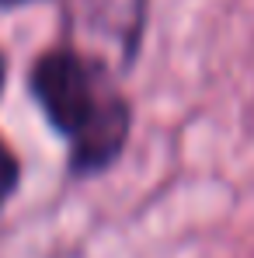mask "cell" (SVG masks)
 Segmentation results:
<instances>
[{
	"instance_id": "cell-1",
	"label": "cell",
	"mask_w": 254,
	"mask_h": 258,
	"mask_svg": "<svg viewBox=\"0 0 254 258\" xmlns=\"http://www.w3.org/2000/svg\"><path fill=\"white\" fill-rule=\"evenodd\" d=\"M32 94L70 147V171L98 174L126 150L132 112L112 67L77 45L49 49L32 67Z\"/></svg>"
},
{
	"instance_id": "cell-4",
	"label": "cell",
	"mask_w": 254,
	"mask_h": 258,
	"mask_svg": "<svg viewBox=\"0 0 254 258\" xmlns=\"http://www.w3.org/2000/svg\"><path fill=\"white\" fill-rule=\"evenodd\" d=\"M4 81H7V59H4V52H0V91H4Z\"/></svg>"
},
{
	"instance_id": "cell-3",
	"label": "cell",
	"mask_w": 254,
	"mask_h": 258,
	"mask_svg": "<svg viewBox=\"0 0 254 258\" xmlns=\"http://www.w3.org/2000/svg\"><path fill=\"white\" fill-rule=\"evenodd\" d=\"M18 185H21V161H18V154L0 140V210L11 203V196L18 192Z\"/></svg>"
},
{
	"instance_id": "cell-5",
	"label": "cell",
	"mask_w": 254,
	"mask_h": 258,
	"mask_svg": "<svg viewBox=\"0 0 254 258\" xmlns=\"http://www.w3.org/2000/svg\"><path fill=\"white\" fill-rule=\"evenodd\" d=\"M18 4H35V0H0V7H18Z\"/></svg>"
},
{
	"instance_id": "cell-2",
	"label": "cell",
	"mask_w": 254,
	"mask_h": 258,
	"mask_svg": "<svg viewBox=\"0 0 254 258\" xmlns=\"http://www.w3.org/2000/svg\"><path fill=\"white\" fill-rule=\"evenodd\" d=\"M143 11L146 0H73V25L94 45L91 56L108 63V45H112L119 67H129V59L139 49Z\"/></svg>"
}]
</instances>
